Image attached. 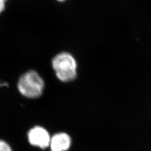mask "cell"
<instances>
[{"mask_svg":"<svg viewBox=\"0 0 151 151\" xmlns=\"http://www.w3.org/2000/svg\"><path fill=\"white\" fill-rule=\"evenodd\" d=\"M0 151H13L10 145L5 140L0 139Z\"/></svg>","mask_w":151,"mask_h":151,"instance_id":"obj_5","label":"cell"},{"mask_svg":"<svg viewBox=\"0 0 151 151\" xmlns=\"http://www.w3.org/2000/svg\"><path fill=\"white\" fill-rule=\"evenodd\" d=\"M58 1H64V0H58Z\"/></svg>","mask_w":151,"mask_h":151,"instance_id":"obj_9","label":"cell"},{"mask_svg":"<svg viewBox=\"0 0 151 151\" xmlns=\"http://www.w3.org/2000/svg\"><path fill=\"white\" fill-rule=\"evenodd\" d=\"M44 82L35 70H29L20 77L17 88L24 96L34 99L39 97L43 91Z\"/></svg>","mask_w":151,"mask_h":151,"instance_id":"obj_2","label":"cell"},{"mask_svg":"<svg viewBox=\"0 0 151 151\" xmlns=\"http://www.w3.org/2000/svg\"><path fill=\"white\" fill-rule=\"evenodd\" d=\"M52 66L57 78L62 82L73 80L77 76V65L75 59L67 52H62L52 60Z\"/></svg>","mask_w":151,"mask_h":151,"instance_id":"obj_1","label":"cell"},{"mask_svg":"<svg viewBox=\"0 0 151 151\" xmlns=\"http://www.w3.org/2000/svg\"><path fill=\"white\" fill-rule=\"evenodd\" d=\"M7 86V83L6 82H0V87L2 86Z\"/></svg>","mask_w":151,"mask_h":151,"instance_id":"obj_7","label":"cell"},{"mask_svg":"<svg viewBox=\"0 0 151 151\" xmlns=\"http://www.w3.org/2000/svg\"><path fill=\"white\" fill-rule=\"evenodd\" d=\"M0 1H3V2H5V1H6V0H0Z\"/></svg>","mask_w":151,"mask_h":151,"instance_id":"obj_8","label":"cell"},{"mask_svg":"<svg viewBox=\"0 0 151 151\" xmlns=\"http://www.w3.org/2000/svg\"><path fill=\"white\" fill-rule=\"evenodd\" d=\"M5 7V2L0 1V13H1L2 11L4 10Z\"/></svg>","mask_w":151,"mask_h":151,"instance_id":"obj_6","label":"cell"},{"mask_svg":"<svg viewBox=\"0 0 151 151\" xmlns=\"http://www.w3.org/2000/svg\"><path fill=\"white\" fill-rule=\"evenodd\" d=\"M27 138L31 145L45 149L49 147L51 137L45 128L36 126L29 131Z\"/></svg>","mask_w":151,"mask_h":151,"instance_id":"obj_3","label":"cell"},{"mask_svg":"<svg viewBox=\"0 0 151 151\" xmlns=\"http://www.w3.org/2000/svg\"><path fill=\"white\" fill-rule=\"evenodd\" d=\"M71 145V139L68 134L59 133L51 137L49 147L51 151H67Z\"/></svg>","mask_w":151,"mask_h":151,"instance_id":"obj_4","label":"cell"}]
</instances>
